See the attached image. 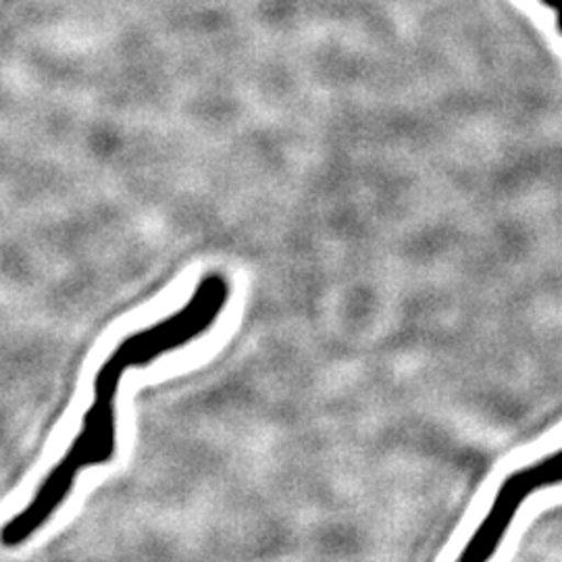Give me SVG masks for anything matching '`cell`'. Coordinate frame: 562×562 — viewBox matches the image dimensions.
Masks as SVG:
<instances>
[{
  "mask_svg": "<svg viewBox=\"0 0 562 562\" xmlns=\"http://www.w3.org/2000/svg\"><path fill=\"white\" fill-rule=\"evenodd\" d=\"M562 483V448L543 457L540 461L522 467L519 471L510 473L498 492L506 494L517 504H525L527 498H531L533 492L542 487H552Z\"/></svg>",
  "mask_w": 562,
  "mask_h": 562,
  "instance_id": "cell-1",
  "label": "cell"
},
{
  "mask_svg": "<svg viewBox=\"0 0 562 562\" xmlns=\"http://www.w3.org/2000/svg\"><path fill=\"white\" fill-rule=\"evenodd\" d=\"M543 7H548L552 13H554V20H557V27L562 34V0H540Z\"/></svg>",
  "mask_w": 562,
  "mask_h": 562,
  "instance_id": "cell-2",
  "label": "cell"
}]
</instances>
